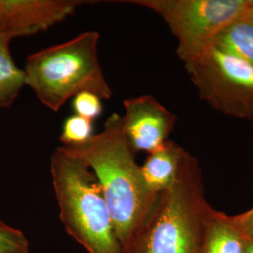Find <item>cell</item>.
I'll return each mask as SVG.
<instances>
[{
    "label": "cell",
    "mask_w": 253,
    "mask_h": 253,
    "mask_svg": "<svg viewBox=\"0 0 253 253\" xmlns=\"http://www.w3.org/2000/svg\"><path fill=\"white\" fill-rule=\"evenodd\" d=\"M64 150L86 164L100 183L118 241L123 244L145 218L159 195L147 190L136 153L122 130L118 113L109 117L102 130L83 144Z\"/></svg>",
    "instance_id": "1"
},
{
    "label": "cell",
    "mask_w": 253,
    "mask_h": 253,
    "mask_svg": "<svg viewBox=\"0 0 253 253\" xmlns=\"http://www.w3.org/2000/svg\"><path fill=\"white\" fill-rule=\"evenodd\" d=\"M208 206L199 163L186 152L174 183L157 196L120 253H199Z\"/></svg>",
    "instance_id": "2"
},
{
    "label": "cell",
    "mask_w": 253,
    "mask_h": 253,
    "mask_svg": "<svg viewBox=\"0 0 253 253\" xmlns=\"http://www.w3.org/2000/svg\"><path fill=\"white\" fill-rule=\"evenodd\" d=\"M99 41L98 31H85L30 54L23 70L26 85L42 104L54 112L84 92L110 100L113 91L101 68Z\"/></svg>",
    "instance_id": "3"
},
{
    "label": "cell",
    "mask_w": 253,
    "mask_h": 253,
    "mask_svg": "<svg viewBox=\"0 0 253 253\" xmlns=\"http://www.w3.org/2000/svg\"><path fill=\"white\" fill-rule=\"evenodd\" d=\"M50 170L66 232L88 253H120L103 191L90 168L59 146L52 154Z\"/></svg>",
    "instance_id": "4"
},
{
    "label": "cell",
    "mask_w": 253,
    "mask_h": 253,
    "mask_svg": "<svg viewBox=\"0 0 253 253\" xmlns=\"http://www.w3.org/2000/svg\"><path fill=\"white\" fill-rule=\"evenodd\" d=\"M150 9L176 38V54L186 63L210 45L217 34L244 16L252 0H126Z\"/></svg>",
    "instance_id": "5"
},
{
    "label": "cell",
    "mask_w": 253,
    "mask_h": 253,
    "mask_svg": "<svg viewBox=\"0 0 253 253\" xmlns=\"http://www.w3.org/2000/svg\"><path fill=\"white\" fill-rule=\"evenodd\" d=\"M200 99L233 118L253 120V67L211 43L184 63Z\"/></svg>",
    "instance_id": "6"
},
{
    "label": "cell",
    "mask_w": 253,
    "mask_h": 253,
    "mask_svg": "<svg viewBox=\"0 0 253 253\" xmlns=\"http://www.w3.org/2000/svg\"><path fill=\"white\" fill-rule=\"evenodd\" d=\"M123 107L122 130L135 153H152L170 140L177 116L153 96L126 99Z\"/></svg>",
    "instance_id": "7"
},
{
    "label": "cell",
    "mask_w": 253,
    "mask_h": 253,
    "mask_svg": "<svg viewBox=\"0 0 253 253\" xmlns=\"http://www.w3.org/2000/svg\"><path fill=\"white\" fill-rule=\"evenodd\" d=\"M81 0H0V35L13 39L45 32L72 16Z\"/></svg>",
    "instance_id": "8"
},
{
    "label": "cell",
    "mask_w": 253,
    "mask_h": 253,
    "mask_svg": "<svg viewBox=\"0 0 253 253\" xmlns=\"http://www.w3.org/2000/svg\"><path fill=\"white\" fill-rule=\"evenodd\" d=\"M187 151L172 140L148 154L141 173L147 190L158 195L168 190L177 177L181 162Z\"/></svg>",
    "instance_id": "9"
},
{
    "label": "cell",
    "mask_w": 253,
    "mask_h": 253,
    "mask_svg": "<svg viewBox=\"0 0 253 253\" xmlns=\"http://www.w3.org/2000/svg\"><path fill=\"white\" fill-rule=\"evenodd\" d=\"M245 237L235 217L208 206L199 253H242Z\"/></svg>",
    "instance_id": "10"
},
{
    "label": "cell",
    "mask_w": 253,
    "mask_h": 253,
    "mask_svg": "<svg viewBox=\"0 0 253 253\" xmlns=\"http://www.w3.org/2000/svg\"><path fill=\"white\" fill-rule=\"evenodd\" d=\"M212 43L253 67V25L246 14L224 27Z\"/></svg>",
    "instance_id": "11"
},
{
    "label": "cell",
    "mask_w": 253,
    "mask_h": 253,
    "mask_svg": "<svg viewBox=\"0 0 253 253\" xmlns=\"http://www.w3.org/2000/svg\"><path fill=\"white\" fill-rule=\"evenodd\" d=\"M10 42L11 39L0 35V109L11 107L26 86L25 73L10 54Z\"/></svg>",
    "instance_id": "12"
},
{
    "label": "cell",
    "mask_w": 253,
    "mask_h": 253,
    "mask_svg": "<svg viewBox=\"0 0 253 253\" xmlns=\"http://www.w3.org/2000/svg\"><path fill=\"white\" fill-rule=\"evenodd\" d=\"M93 135V121L73 114L65 119L59 140L64 146H70L83 144Z\"/></svg>",
    "instance_id": "13"
},
{
    "label": "cell",
    "mask_w": 253,
    "mask_h": 253,
    "mask_svg": "<svg viewBox=\"0 0 253 253\" xmlns=\"http://www.w3.org/2000/svg\"><path fill=\"white\" fill-rule=\"evenodd\" d=\"M30 246L21 230L0 220V253H29Z\"/></svg>",
    "instance_id": "14"
},
{
    "label": "cell",
    "mask_w": 253,
    "mask_h": 253,
    "mask_svg": "<svg viewBox=\"0 0 253 253\" xmlns=\"http://www.w3.org/2000/svg\"><path fill=\"white\" fill-rule=\"evenodd\" d=\"M72 106L74 115L89 119L93 122L103 112L102 100L99 96L90 92H84L75 96L73 99Z\"/></svg>",
    "instance_id": "15"
},
{
    "label": "cell",
    "mask_w": 253,
    "mask_h": 253,
    "mask_svg": "<svg viewBox=\"0 0 253 253\" xmlns=\"http://www.w3.org/2000/svg\"><path fill=\"white\" fill-rule=\"evenodd\" d=\"M237 226L247 237L253 240V208L241 215L235 216Z\"/></svg>",
    "instance_id": "16"
},
{
    "label": "cell",
    "mask_w": 253,
    "mask_h": 253,
    "mask_svg": "<svg viewBox=\"0 0 253 253\" xmlns=\"http://www.w3.org/2000/svg\"><path fill=\"white\" fill-rule=\"evenodd\" d=\"M242 253H253V240L247 236L245 237Z\"/></svg>",
    "instance_id": "17"
},
{
    "label": "cell",
    "mask_w": 253,
    "mask_h": 253,
    "mask_svg": "<svg viewBox=\"0 0 253 253\" xmlns=\"http://www.w3.org/2000/svg\"><path fill=\"white\" fill-rule=\"evenodd\" d=\"M246 17L253 25V0H252V3L246 12Z\"/></svg>",
    "instance_id": "18"
}]
</instances>
